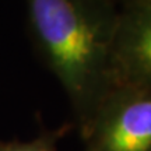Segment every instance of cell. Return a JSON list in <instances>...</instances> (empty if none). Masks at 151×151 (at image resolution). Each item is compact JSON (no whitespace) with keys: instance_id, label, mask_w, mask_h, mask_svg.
<instances>
[{"instance_id":"obj_1","label":"cell","mask_w":151,"mask_h":151,"mask_svg":"<svg viewBox=\"0 0 151 151\" xmlns=\"http://www.w3.org/2000/svg\"><path fill=\"white\" fill-rule=\"evenodd\" d=\"M29 31L81 133L112 87L118 0H27Z\"/></svg>"},{"instance_id":"obj_2","label":"cell","mask_w":151,"mask_h":151,"mask_svg":"<svg viewBox=\"0 0 151 151\" xmlns=\"http://www.w3.org/2000/svg\"><path fill=\"white\" fill-rule=\"evenodd\" d=\"M80 137L83 151H151V86L112 84Z\"/></svg>"},{"instance_id":"obj_3","label":"cell","mask_w":151,"mask_h":151,"mask_svg":"<svg viewBox=\"0 0 151 151\" xmlns=\"http://www.w3.org/2000/svg\"><path fill=\"white\" fill-rule=\"evenodd\" d=\"M151 86V0H122L112 49V84Z\"/></svg>"},{"instance_id":"obj_4","label":"cell","mask_w":151,"mask_h":151,"mask_svg":"<svg viewBox=\"0 0 151 151\" xmlns=\"http://www.w3.org/2000/svg\"><path fill=\"white\" fill-rule=\"evenodd\" d=\"M69 126L49 132L31 141H11L0 144V151H58V141L66 134Z\"/></svg>"}]
</instances>
